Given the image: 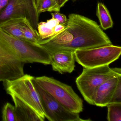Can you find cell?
<instances>
[{
    "label": "cell",
    "instance_id": "cell-22",
    "mask_svg": "<svg viewBox=\"0 0 121 121\" xmlns=\"http://www.w3.org/2000/svg\"><path fill=\"white\" fill-rule=\"evenodd\" d=\"M66 23L64 24H59L56 26L54 28V32L55 35L61 31L65 28Z\"/></svg>",
    "mask_w": 121,
    "mask_h": 121
},
{
    "label": "cell",
    "instance_id": "cell-23",
    "mask_svg": "<svg viewBox=\"0 0 121 121\" xmlns=\"http://www.w3.org/2000/svg\"><path fill=\"white\" fill-rule=\"evenodd\" d=\"M9 0H0V13L7 5Z\"/></svg>",
    "mask_w": 121,
    "mask_h": 121
},
{
    "label": "cell",
    "instance_id": "cell-16",
    "mask_svg": "<svg viewBox=\"0 0 121 121\" xmlns=\"http://www.w3.org/2000/svg\"><path fill=\"white\" fill-rule=\"evenodd\" d=\"M36 8L39 14L46 12H59L60 9L55 0H35Z\"/></svg>",
    "mask_w": 121,
    "mask_h": 121
},
{
    "label": "cell",
    "instance_id": "cell-2",
    "mask_svg": "<svg viewBox=\"0 0 121 121\" xmlns=\"http://www.w3.org/2000/svg\"><path fill=\"white\" fill-rule=\"evenodd\" d=\"M121 75V68H110L109 65L91 68H83L76 83L85 100L93 105V97L98 87L106 81Z\"/></svg>",
    "mask_w": 121,
    "mask_h": 121
},
{
    "label": "cell",
    "instance_id": "cell-24",
    "mask_svg": "<svg viewBox=\"0 0 121 121\" xmlns=\"http://www.w3.org/2000/svg\"><path fill=\"white\" fill-rule=\"evenodd\" d=\"M55 0L59 7L60 9V8L67 2L68 0Z\"/></svg>",
    "mask_w": 121,
    "mask_h": 121
},
{
    "label": "cell",
    "instance_id": "cell-5",
    "mask_svg": "<svg viewBox=\"0 0 121 121\" xmlns=\"http://www.w3.org/2000/svg\"><path fill=\"white\" fill-rule=\"evenodd\" d=\"M34 77L24 74L15 80L4 81V85L8 94L15 95L28 105L43 121L46 117L39 94L32 81Z\"/></svg>",
    "mask_w": 121,
    "mask_h": 121
},
{
    "label": "cell",
    "instance_id": "cell-6",
    "mask_svg": "<svg viewBox=\"0 0 121 121\" xmlns=\"http://www.w3.org/2000/svg\"><path fill=\"white\" fill-rule=\"evenodd\" d=\"M75 61L83 68H96L109 65L117 60L121 47L112 44L75 51Z\"/></svg>",
    "mask_w": 121,
    "mask_h": 121
},
{
    "label": "cell",
    "instance_id": "cell-18",
    "mask_svg": "<svg viewBox=\"0 0 121 121\" xmlns=\"http://www.w3.org/2000/svg\"><path fill=\"white\" fill-rule=\"evenodd\" d=\"M54 28L47 22L39 23L37 29L41 39H47L55 35Z\"/></svg>",
    "mask_w": 121,
    "mask_h": 121
},
{
    "label": "cell",
    "instance_id": "cell-21",
    "mask_svg": "<svg viewBox=\"0 0 121 121\" xmlns=\"http://www.w3.org/2000/svg\"><path fill=\"white\" fill-rule=\"evenodd\" d=\"M51 15L52 18L58 20L60 24H65L68 21V19L65 15L58 12L51 13Z\"/></svg>",
    "mask_w": 121,
    "mask_h": 121
},
{
    "label": "cell",
    "instance_id": "cell-11",
    "mask_svg": "<svg viewBox=\"0 0 121 121\" xmlns=\"http://www.w3.org/2000/svg\"><path fill=\"white\" fill-rule=\"evenodd\" d=\"M121 75L113 77L100 85L93 95V105L98 107H107L110 103L117 86L118 80Z\"/></svg>",
    "mask_w": 121,
    "mask_h": 121
},
{
    "label": "cell",
    "instance_id": "cell-1",
    "mask_svg": "<svg viewBox=\"0 0 121 121\" xmlns=\"http://www.w3.org/2000/svg\"><path fill=\"white\" fill-rule=\"evenodd\" d=\"M66 26L73 39L63 50L87 49L112 44L107 35L95 21L82 15L70 14Z\"/></svg>",
    "mask_w": 121,
    "mask_h": 121
},
{
    "label": "cell",
    "instance_id": "cell-19",
    "mask_svg": "<svg viewBox=\"0 0 121 121\" xmlns=\"http://www.w3.org/2000/svg\"><path fill=\"white\" fill-rule=\"evenodd\" d=\"M2 118L3 121H17L15 106L7 103L3 108Z\"/></svg>",
    "mask_w": 121,
    "mask_h": 121
},
{
    "label": "cell",
    "instance_id": "cell-13",
    "mask_svg": "<svg viewBox=\"0 0 121 121\" xmlns=\"http://www.w3.org/2000/svg\"><path fill=\"white\" fill-rule=\"evenodd\" d=\"M25 20L23 18L8 19L0 23V29L9 35L25 41L21 30Z\"/></svg>",
    "mask_w": 121,
    "mask_h": 121
},
{
    "label": "cell",
    "instance_id": "cell-3",
    "mask_svg": "<svg viewBox=\"0 0 121 121\" xmlns=\"http://www.w3.org/2000/svg\"><path fill=\"white\" fill-rule=\"evenodd\" d=\"M0 41L22 62L50 65V54L43 47L9 35L0 29Z\"/></svg>",
    "mask_w": 121,
    "mask_h": 121
},
{
    "label": "cell",
    "instance_id": "cell-12",
    "mask_svg": "<svg viewBox=\"0 0 121 121\" xmlns=\"http://www.w3.org/2000/svg\"><path fill=\"white\" fill-rule=\"evenodd\" d=\"M15 104L17 121H43L30 106L13 95H10Z\"/></svg>",
    "mask_w": 121,
    "mask_h": 121
},
{
    "label": "cell",
    "instance_id": "cell-9",
    "mask_svg": "<svg viewBox=\"0 0 121 121\" xmlns=\"http://www.w3.org/2000/svg\"><path fill=\"white\" fill-rule=\"evenodd\" d=\"M25 64L0 41V82L13 80L24 75Z\"/></svg>",
    "mask_w": 121,
    "mask_h": 121
},
{
    "label": "cell",
    "instance_id": "cell-17",
    "mask_svg": "<svg viewBox=\"0 0 121 121\" xmlns=\"http://www.w3.org/2000/svg\"><path fill=\"white\" fill-rule=\"evenodd\" d=\"M108 121H121V103H110L107 105Z\"/></svg>",
    "mask_w": 121,
    "mask_h": 121
},
{
    "label": "cell",
    "instance_id": "cell-15",
    "mask_svg": "<svg viewBox=\"0 0 121 121\" xmlns=\"http://www.w3.org/2000/svg\"><path fill=\"white\" fill-rule=\"evenodd\" d=\"M21 30L26 41L37 45L41 40L38 31L34 29L26 20L22 25Z\"/></svg>",
    "mask_w": 121,
    "mask_h": 121
},
{
    "label": "cell",
    "instance_id": "cell-14",
    "mask_svg": "<svg viewBox=\"0 0 121 121\" xmlns=\"http://www.w3.org/2000/svg\"><path fill=\"white\" fill-rule=\"evenodd\" d=\"M96 14L99 19L102 29L106 30L113 26V21L109 10L102 3H98Z\"/></svg>",
    "mask_w": 121,
    "mask_h": 121
},
{
    "label": "cell",
    "instance_id": "cell-20",
    "mask_svg": "<svg viewBox=\"0 0 121 121\" xmlns=\"http://www.w3.org/2000/svg\"><path fill=\"white\" fill-rule=\"evenodd\" d=\"M121 103V76L119 77L110 103Z\"/></svg>",
    "mask_w": 121,
    "mask_h": 121
},
{
    "label": "cell",
    "instance_id": "cell-8",
    "mask_svg": "<svg viewBox=\"0 0 121 121\" xmlns=\"http://www.w3.org/2000/svg\"><path fill=\"white\" fill-rule=\"evenodd\" d=\"M39 15L35 0H9L7 5L0 13V23L10 18H23L37 30Z\"/></svg>",
    "mask_w": 121,
    "mask_h": 121
},
{
    "label": "cell",
    "instance_id": "cell-10",
    "mask_svg": "<svg viewBox=\"0 0 121 121\" xmlns=\"http://www.w3.org/2000/svg\"><path fill=\"white\" fill-rule=\"evenodd\" d=\"M75 52L60 50L50 54V64L53 70L61 74L72 73L75 67Z\"/></svg>",
    "mask_w": 121,
    "mask_h": 121
},
{
    "label": "cell",
    "instance_id": "cell-7",
    "mask_svg": "<svg viewBox=\"0 0 121 121\" xmlns=\"http://www.w3.org/2000/svg\"><path fill=\"white\" fill-rule=\"evenodd\" d=\"M33 83L39 94L45 117L50 121H82L78 113L70 111L42 89L34 77Z\"/></svg>",
    "mask_w": 121,
    "mask_h": 121
},
{
    "label": "cell",
    "instance_id": "cell-4",
    "mask_svg": "<svg viewBox=\"0 0 121 121\" xmlns=\"http://www.w3.org/2000/svg\"><path fill=\"white\" fill-rule=\"evenodd\" d=\"M38 85L70 111L79 114L83 110V100L71 86L46 76L35 77Z\"/></svg>",
    "mask_w": 121,
    "mask_h": 121
}]
</instances>
